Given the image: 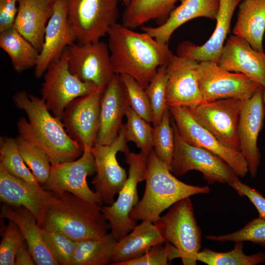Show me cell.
<instances>
[{
    "instance_id": "cell-32",
    "label": "cell",
    "mask_w": 265,
    "mask_h": 265,
    "mask_svg": "<svg viewBox=\"0 0 265 265\" xmlns=\"http://www.w3.org/2000/svg\"><path fill=\"white\" fill-rule=\"evenodd\" d=\"M243 242H236L233 250L218 252L207 248L200 250L196 260L209 265H256L265 262L262 252L247 255L243 252Z\"/></svg>"
},
{
    "instance_id": "cell-8",
    "label": "cell",
    "mask_w": 265,
    "mask_h": 265,
    "mask_svg": "<svg viewBox=\"0 0 265 265\" xmlns=\"http://www.w3.org/2000/svg\"><path fill=\"white\" fill-rule=\"evenodd\" d=\"M129 166L128 176L118 193L116 201L102 207L104 215L110 225L111 233L118 240L131 232L137 225L130 217V213L138 203V184L145 180L147 156L142 153L129 152L125 154Z\"/></svg>"
},
{
    "instance_id": "cell-31",
    "label": "cell",
    "mask_w": 265,
    "mask_h": 265,
    "mask_svg": "<svg viewBox=\"0 0 265 265\" xmlns=\"http://www.w3.org/2000/svg\"><path fill=\"white\" fill-rule=\"evenodd\" d=\"M117 240L111 233L77 241L70 265H106L112 263Z\"/></svg>"
},
{
    "instance_id": "cell-37",
    "label": "cell",
    "mask_w": 265,
    "mask_h": 265,
    "mask_svg": "<svg viewBox=\"0 0 265 265\" xmlns=\"http://www.w3.org/2000/svg\"><path fill=\"white\" fill-rule=\"evenodd\" d=\"M168 73L166 66L159 67L145 92L149 99L152 112L153 127L160 122L165 110L169 107L166 102Z\"/></svg>"
},
{
    "instance_id": "cell-47",
    "label": "cell",
    "mask_w": 265,
    "mask_h": 265,
    "mask_svg": "<svg viewBox=\"0 0 265 265\" xmlns=\"http://www.w3.org/2000/svg\"><path fill=\"white\" fill-rule=\"evenodd\" d=\"M264 92H263V101L265 106V87H264Z\"/></svg>"
},
{
    "instance_id": "cell-7",
    "label": "cell",
    "mask_w": 265,
    "mask_h": 265,
    "mask_svg": "<svg viewBox=\"0 0 265 265\" xmlns=\"http://www.w3.org/2000/svg\"><path fill=\"white\" fill-rule=\"evenodd\" d=\"M67 48L60 58L48 67L41 89L48 109L61 120L66 107L73 100L99 89L94 83L82 81L71 73Z\"/></svg>"
},
{
    "instance_id": "cell-27",
    "label": "cell",
    "mask_w": 265,
    "mask_h": 265,
    "mask_svg": "<svg viewBox=\"0 0 265 265\" xmlns=\"http://www.w3.org/2000/svg\"><path fill=\"white\" fill-rule=\"evenodd\" d=\"M165 241L153 222L142 220L131 232L117 240L111 265H121L141 256L154 245Z\"/></svg>"
},
{
    "instance_id": "cell-22",
    "label": "cell",
    "mask_w": 265,
    "mask_h": 265,
    "mask_svg": "<svg viewBox=\"0 0 265 265\" xmlns=\"http://www.w3.org/2000/svg\"><path fill=\"white\" fill-rule=\"evenodd\" d=\"M218 65L229 71L242 74L265 87V53L254 49L234 34L224 44Z\"/></svg>"
},
{
    "instance_id": "cell-41",
    "label": "cell",
    "mask_w": 265,
    "mask_h": 265,
    "mask_svg": "<svg viewBox=\"0 0 265 265\" xmlns=\"http://www.w3.org/2000/svg\"><path fill=\"white\" fill-rule=\"evenodd\" d=\"M177 258H180L177 249L171 243L165 241L154 245L141 256L121 265H167Z\"/></svg>"
},
{
    "instance_id": "cell-44",
    "label": "cell",
    "mask_w": 265,
    "mask_h": 265,
    "mask_svg": "<svg viewBox=\"0 0 265 265\" xmlns=\"http://www.w3.org/2000/svg\"><path fill=\"white\" fill-rule=\"evenodd\" d=\"M19 0H0V32L12 26L17 15Z\"/></svg>"
},
{
    "instance_id": "cell-20",
    "label": "cell",
    "mask_w": 265,
    "mask_h": 265,
    "mask_svg": "<svg viewBox=\"0 0 265 265\" xmlns=\"http://www.w3.org/2000/svg\"><path fill=\"white\" fill-rule=\"evenodd\" d=\"M76 42L67 16L66 0H55L53 12L46 26L44 43L35 67L34 76L40 78L49 65L58 60L67 47Z\"/></svg>"
},
{
    "instance_id": "cell-1",
    "label": "cell",
    "mask_w": 265,
    "mask_h": 265,
    "mask_svg": "<svg viewBox=\"0 0 265 265\" xmlns=\"http://www.w3.org/2000/svg\"><path fill=\"white\" fill-rule=\"evenodd\" d=\"M12 99L28 120L24 117L19 119V135L41 149L52 165L73 161L82 155V145L69 136L62 120L51 113L43 98L22 90L16 92Z\"/></svg>"
},
{
    "instance_id": "cell-30",
    "label": "cell",
    "mask_w": 265,
    "mask_h": 265,
    "mask_svg": "<svg viewBox=\"0 0 265 265\" xmlns=\"http://www.w3.org/2000/svg\"><path fill=\"white\" fill-rule=\"evenodd\" d=\"M0 47L9 55L16 72L36 66L39 52L13 26L0 32Z\"/></svg>"
},
{
    "instance_id": "cell-48",
    "label": "cell",
    "mask_w": 265,
    "mask_h": 265,
    "mask_svg": "<svg viewBox=\"0 0 265 265\" xmlns=\"http://www.w3.org/2000/svg\"><path fill=\"white\" fill-rule=\"evenodd\" d=\"M53 0V1H54L55 0Z\"/></svg>"
},
{
    "instance_id": "cell-45",
    "label": "cell",
    "mask_w": 265,
    "mask_h": 265,
    "mask_svg": "<svg viewBox=\"0 0 265 265\" xmlns=\"http://www.w3.org/2000/svg\"><path fill=\"white\" fill-rule=\"evenodd\" d=\"M25 241L20 246L17 252L15 265H35L27 244L26 241Z\"/></svg>"
},
{
    "instance_id": "cell-23",
    "label": "cell",
    "mask_w": 265,
    "mask_h": 265,
    "mask_svg": "<svg viewBox=\"0 0 265 265\" xmlns=\"http://www.w3.org/2000/svg\"><path fill=\"white\" fill-rule=\"evenodd\" d=\"M242 0H220L215 28L210 38L201 46L188 41L182 42L178 46L177 55L198 62L210 61L218 64L224 41L230 30L234 12Z\"/></svg>"
},
{
    "instance_id": "cell-16",
    "label": "cell",
    "mask_w": 265,
    "mask_h": 265,
    "mask_svg": "<svg viewBox=\"0 0 265 265\" xmlns=\"http://www.w3.org/2000/svg\"><path fill=\"white\" fill-rule=\"evenodd\" d=\"M102 92L98 89L75 99L64 111L62 121L67 133L83 148L91 149L97 142Z\"/></svg>"
},
{
    "instance_id": "cell-34",
    "label": "cell",
    "mask_w": 265,
    "mask_h": 265,
    "mask_svg": "<svg viewBox=\"0 0 265 265\" xmlns=\"http://www.w3.org/2000/svg\"><path fill=\"white\" fill-rule=\"evenodd\" d=\"M169 108L164 112L160 122L153 127V149L158 158L172 170L175 150V136L170 122Z\"/></svg>"
},
{
    "instance_id": "cell-13",
    "label": "cell",
    "mask_w": 265,
    "mask_h": 265,
    "mask_svg": "<svg viewBox=\"0 0 265 265\" xmlns=\"http://www.w3.org/2000/svg\"><path fill=\"white\" fill-rule=\"evenodd\" d=\"M171 115L181 138L187 143L204 148L225 161L238 177L249 172L247 162L238 150L220 142L211 132L199 124L186 106L169 107Z\"/></svg>"
},
{
    "instance_id": "cell-17",
    "label": "cell",
    "mask_w": 265,
    "mask_h": 265,
    "mask_svg": "<svg viewBox=\"0 0 265 265\" xmlns=\"http://www.w3.org/2000/svg\"><path fill=\"white\" fill-rule=\"evenodd\" d=\"M58 194L14 176L0 166V198L4 204L22 206L36 217L42 227L46 213Z\"/></svg>"
},
{
    "instance_id": "cell-4",
    "label": "cell",
    "mask_w": 265,
    "mask_h": 265,
    "mask_svg": "<svg viewBox=\"0 0 265 265\" xmlns=\"http://www.w3.org/2000/svg\"><path fill=\"white\" fill-rule=\"evenodd\" d=\"M42 227L57 231L79 241L104 236L108 233L110 225L101 205L65 192L58 195L48 209Z\"/></svg>"
},
{
    "instance_id": "cell-2",
    "label": "cell",
    "mask_w": 265,
    "mask_h": 265,
    "mask_svg": "<svg viewBox=\"0 0 265 265\" xmlns=\"http://www.w3.org/2000/svg\"><path fill=\"white\" fill-rule=\"evenodd\" d=\"M107 35L114 73L132 77L144 89L158 68L166 66L175 55L168 44L118 23L109 28Z\"/></svg>"
},
{
    "instance_id": "cell-9",
    "label": "cell",
    "mask_w": 265,
    "mask_h": 265,
    "mask_svg": "<svg viewBox=\"0 0 265 265\" xmlns=\"http://www.w3.org/2000/svg\"><path fill=\"white\" fill-rule=\"evenodd\" d=\"M175 136V150L171 172L182 176L191 170L202 173L209 183H226L230 186L238 180V176L222 159L212 153L191 145L180 136L175 123L172 119Z\"/></svg>"
},
{
    "instance_id": "cell-39",
    "label": "cell",
    "mask_w": 265,
    "mask_h": 265,
    "mask_svg": "<svg viewBox=\"0 0 265 265\" xmlns=\"http://www.w3.org/2000/svg\"><path fill=\"white\" fill-rule=\"evenodd\" d=\"M206 238L218 242L248 241L265 248V219L258 217L233 233L220 236L208 235Z\"/></svg>"
},
{
    "instance_id": "cell-43",
    "label": "cell",
    "mask_w": 265,
    "mask_h": 265,
    "mask_svg": "<svg viewBox=\"0 0 265 265\" xmlns=\"http://www.w3.org/2000/svg\"><path fill=\"white\" fill-rule=\"evenodd\" d=\"M240 196H246L258 211L259 217L265 219V198L259 191L242 183L239 179L230 186Z\"/></svg>"
},
{
    "instance_id": "cell-40",
    "label": "cell",
    "mask_w": 265,
    "mask_h": 265,
    "mask_svg": "<svg viewBox=\"0 0 265 265\" xmlns=\"http://www.w3.org/2000/svg\"><path fill=\"white\" fill-rule=\"evenodd\" d=\"M120 76L126 86L130 106L145 120L152 122V110L145 89L132 77L126 74Z\"/></svg>"
},
{
    "instance_id": "cell-33",
    "label": "cell",
    "mask_w": 265,
    "mask_h": 265,
    "mask_svg": "<svg viewBox=\"0 0 265 265\" xmlns=\"http://www.w3.org/2000/svg\"><path fill=\"white\" fill-rule=\"evenodd\" d=\"M0 166L10 174L36 186L40 183L25 163L14 138L0 137Z\"/></svg>"
},
{
    "instance_id": "cell-36",
    "label": "cell",
    "mask_w": 265,
    "mask_h": 265,
    "mask_svg": "<svg viewBox=\"0 0 265 265\" xmlns=\"http://www.w3.org/2000/svg\"><path fill=\"white\" fill-rule=\"evenodd\" d=\"M14 139L25 163L40 184H44L50 176L52 169L48 157L41 149L19 135Z\"/></svg>"
},
{
    "instance_id": "cell-35",
    "label": "cell",
    "mask_w": 265,
    "mask_h": 265,
    "mask_svg": "<svg viewBox=\"0 0 265 265\" xmlns=\"http://www.w3.org/2000/svg\"><path fill=\"white\" fill-rule=\"evenodd\" d=\"M127 122L124 124L126 139L135 144L141 153L148 156L153 149V131L150 123L138 115L128 106L125 115Z\"/></svg>"
},
{
    "instance_id": "cell-3",
    "label": "cell",
    "mask_w": 265,
    "mask_h": 265,
    "mask_svg": "<svg viewBox=\"0 0 265 265\" xmlns=\"http://www.w3.org/2000/svg\"><path fill=\"white\" fill-rule=\"evenodd\" d=\"M143 195L130 213L136 222L149 220L154 222L160 214L178 201L198 194H208V186L186 184L178 180L157 156L153 149L147 156Z\"/></svg>"
},
{
    "instance_id": "cell-28",
    "label": "cell",
    "mask_w": 265,
    "mask_h": 265,
    "mask_svg": "<svg viewBox=\"0 0 265 265\" xmlns=\"http://www.w3.org/2000/svg\"><path fill=\"white\" fill-rule=\"evenodd\" d=\"M265 0H242L238 5L234 35L245 40L255 50L264 52Z\"/></svg>"
},
{
    "instance_id": "cell-15",
    "label": "cell",
    "mask_w": 265,
    "mask_h": 265,
    "mask_svg": "<svg viewBox=\"0 0 265 265\" xmlns=\"http://www.w3.org/2000/svg\"><path fill=\"white\" fill-rule=\"evenodd\" d=\"M67 50L69 71L81 81L93 83L103 91L115 75L106 43L75 42Z\"/></svg>"
},
{
    "instance_id": "cell-38",
    "label": "cell",
    "mask_w": 265,
    "mask_h": 265,
    "mask_svg": "<svg viewBox=\"0 0 265 265\" xmlns=\"http://www.w3.org/2000/svg\"><path fill=\"white\" fill-rule=\"evenodd\" d=\"M42 231L45 243L57 265H70L77 241L54 230L42 227Z\"/></svg>"
},
{
    "instance_id": "cell-19",
    "label": "cell",
    "mask_w": 265,
    "mask_h": 265,
    "mask_svg": "<svg viewBox=\"0 0 265 265\" xmlns=\"http://www.w3.org/2000/svg\"><path fill=\"white\" fill-rule=\"evenodd\" d=\"M199 63L194 59L175 55L166 66V102L168 107H190L203 101L198 79Z\"/></svg>"
},
{
    "instance_id": "cell-26",
    "label": "cell",
    "mask_w": 265,
    "mask_h": 265,
    "mask_svg": "<svg viewBox=\"0 0 265 265\" xmlns=\"http://www.w3.org/2000/svg\"><path fill=\"white\" fill-rule=\"evenodd\" d=\"M54 1L19 0L13 26L39 52L42 48L48 22L52 15Z\"/></svg>"
},
{
    "instance_id": "cell-10",
    "label": "cell",
    "mask_w": 265,
    "mask_h": 265,
    "mask_svg": "<svg viewBox=\"0 0 265 265\" xmlns=\"http://www.w3.org/2000/svg\"><path fill=\"white\" fill-rule=\"evenodd\" d=\"M246 101L220 99L202 102L187 108L193 118L220 142L239 151L238 128L240 112Z\"/></svg>"
},
{
    "instance_id": "cell-12",
    "label": "cell",
    "mask_w": 265,
    "mask_h": 265,
    "mask_svg": "<svg viewBox=\"0 0 265 265\" xmlns=\"http://www.w3.org/2000/svg\"><path fill=\"white\" fill-rule=\"evenodd\" d=\"M198 79L202 102L225 99L246 101L261 86L242 74L229 71L210 61L199 62Z\"/></svg>"
},
{
    "instance_id": "cell-18",
    "label": "cell",
    "mask_w": 265,
    "mask_h": 265,
    "mask_svg": "<svg viewBox=\"0 0 265 265\" xmlns=\"http://www.w3.org/2000/svg\"><path fill=\"white\" fill-rule=\"evenodd\" d=\"M264 88L260 86L254 95L245 101L238 128L239 152L245 158L252 177L257 176L261 158L257 142L265 116Z\"/></svg>"
},
{
    "instance_id": "cell-5",
    "label": "cell",
    "mask_w": 265,
    "mask_h": 265,
    "mask_svg": "<svg viewBox=\"0 0 265 265\" xmlns=\"http://www.w3.org/2000/svg\"><path fill=\"white\" fill-rule=\"evenodd\" d=\"M165 241L178 250L184 265H196L201 246L202 234L197 225L190 197L171 206L154 222Z\"/></svg>"
},
{
    "instance_id": "cell-14",
    "label": "cell",
    "mask_w": 265,
    "mask_h": 265,
    "mask_svg": "<svg viewBox=\"0 0 265 265\" xmlns=\"http://www.w3.org/2000/svg\"><path fill=\"white\" fill-rule=\"evenodd\" d=\"M95 173L94 158L91 149L85 147L77 159L52 165L50 176L42 187L58 195L68 192L102 205L103 203L99 195L90 188L86 182V177Z\"/></svg>"
},
{
    "instance_id": "cell-42",
    "label": "cell",
    "mask_w": 265,
    "mask_h": 265,
    "mask_svg": "<svg viewBox=\"0 0 265 265\" xmlns=\"http://www.w3.org/2000/svg\"><path fill=\"white\" fill-rule=\"evenodd\" d=\"M8 221L2 232L0 244V265H15L17 252L25 240L16 224Z\"/></svg>"
},
{
    "instance_id": "cell-29",
    "label": "cell",
    "mask_w": 265,
    "mask_h": 265,
    "mask_svg": "<svg viewBox=\"0 0 265 265\" xmlns=\"http://www.w3.org/2000/svg\"><path fill=\"white\" fill-rule=\"evenodd\" d=\"M182 0H130L123 12L122 24L131 29L142 26L151 20L160 25Z\"/></svg>"
},
{
    "instance_id": "cell-46",
    "label": "cell",
    "mask_w": 265,
    "mask_h": 265,
    "mask_svg": "<svg viewBox=\"0 0 265 265\" xmlns=\"http://www.w3.org/2000/svg\"><path fill=\"white\" fill-rule=\"evenodd\" d=\"M119 0V1L122 2L125 6H127L130 1V0Z\"/></svg>"
},
{
    "instance_id": "cell-24",
    "label": "cell",
    "mask_w": 265,
    "mask_h": 265,
    "mask_svg": "<svg viewBox=\"0 0 265 265\" xmlns=\"http://www.w3.org/2000/svg\"><path fill=\"white\" fill-rule=\"evenodd\" d=\"M220 0H182L166 21L155 27L141 26V29L158 41L168 44L174 32L188 21L199 17L216 20Z\"/></svg>"
},
{
    "instance_id": "cell-25",
    "label": "cell",
    "mask_w": 265,
    "mask_h": 265,
    "mask_svg": "<svg viewBox=\"0 0 265 265\" xmlns=\"http://www.w3.org/2000/svg\"><path fill=\"white\" fill-rule=\"evenodd\" d=\"M0 217L1 219L13 221L18 226L27 244L35 265H58L45 243L42 227L29 210L22 206L3 203Z\"/></svg>"
},
{
    "instance_id": "cell-6",
    "label": "cell",
    "mask_w": 265,
    "mask_h": 265,
    "mask_svg": "<svg viewBox=\"0 0 265 265\" xmlns=\"http://www.w3.org/2000/svg\"><path fill=\"white\" fill-rule=\"evenodd\" d=\"M68 20L81 45L95 43L117 23L119 0H66Z\"/></svg>"
},
{
    "instance_id": "cell-11",
    "label": "cell",
    "mask_w": 265,
    "mask_h": 265,
    "mask_svg": "<svg viewBox=\"0 0 265 265\" xmlns=\"http://www.w3.org/2000/svg\"><path fill=\"white\" fill-rule=\"evenodd\" d=\"M127 142L123 124L118 136L111 144L102 145L96 142L91 148L96 165V175L92 184L106 205L114 203L115 196L127 179L126 170L116 159L118 152L125 154L130 152Z\"/></svg>"
},
{
    "instance_id": "cell-21",
    "label": "cell",
    "mask_w": 265,
    "mask_h": 265,
    "mask_svg": "<svg viewBox=\"0 0 265 265\" xmlns=\"http://www.w3.org/2000/svg\"><path fill=\"white\" fill-rule=\"evenodd\" d=\"M129 105L126 86L120 75L115 74L102 92L97 143L110 145L114 141L123 125L122 118Z\"/></svg>"
}]
</instances>
